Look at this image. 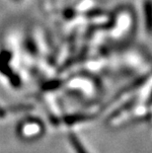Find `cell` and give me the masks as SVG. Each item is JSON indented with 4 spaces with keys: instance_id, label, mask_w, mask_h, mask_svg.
I'll return each instance as SVG.
<instances>
[{
    "instance_id": "6da1fadb",
    "label": "cell",
    "mask_w": 152,
    "mask_h": 153,
    "mask_svg": "<svg viewBox=\"0 0 152 153\" xmlns=\"http://www.w3.org/2000/svg\"><path fill=\"white\" fill-rule=\"evenodd\" d=\"M144 20L148 34H152V0L144 2Z\"/></svg>"
},
{
    "instance_id": "7a4b0ae2",
    "label": "cell",
    "mask_w": 152,
    "mask_h": 153,
    "mask_svg": "<svg viewBox=\"0 0 152 153\" xmlns=\"http://www.w3.org/2000/svg\"><path fill=\"white\" fill-rule=\"evenodd\" d=\"M69 140L71 144L73 146V149L75 150L76 153H88V151L84 148V146L81 142H80L79 138L77 137L75 134H70L69 135Z\"/></svg>"
}]
</instances>
